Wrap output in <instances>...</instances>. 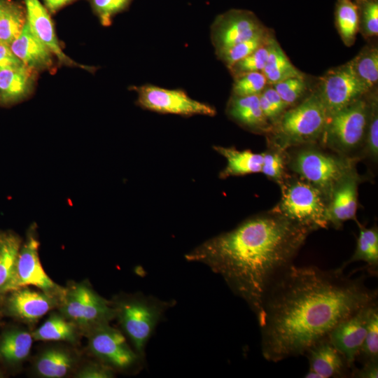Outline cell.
<instances>
[{
  "label": "cell",
  "mask_w": 378,
  "mask_h": 378,
  "mask_svg": "<svg viewBox=\"0 0 378 378\" xmlns=\"http://www.w3.org/2000/svg\"><path fill=\"white\" fill-rule=\"evenodd\" d=\"M272 38L229 68L234 78L249 72L262 71L269 56Z\"/></svg>",
  "instance_id": "cell-33"
},
{
  "label": "cell",
  "mask_w": 378,
  "mask_h": 378,
  "mask_svg": "<svg viewBox=\"0 0 378 378\" xmlns=\"http://www.w3.org/2000/svg\"><path fill=\"white\" fill-rule=\"evenodd\" d=\"M27 22L26 11L20 5L2 0L0 6V43L10 46Z\"/></svg>",
  "instance_id": "cell-25"
},
{
  "label": "cell",
  "mask_w": 378,
  "mask_h": 378,
  "mask_svg": "<svg viewBox=\"0 0 378 378\" xmlns=\"http://www.w3.org/2000/svg\"><path fill=\"white\" fill-rule=\"evenodd\" d=\"M377 374L378 360L363 363L360 369H356L354 367L351 372V377L358 378H377Z\"/></svg>",
  "instance_id": "cell-44"
},
{
  "label": "cell",
  "mask_w": 378,
  "mask_h": 378,
  "mask_svg": "<svg viewBox=\"0 0 378 378\" xmlns=\"http://www.w3.org/2000/svg\"><path fill=\"white\" fill-rule=\"evenodd\" d=\"M357 359L360 360L363 363L368 361L378 360V308L372 314Z\"/></svg>",
  "instance_id": "cell-36"
},
{
  "label": "cell",
  "mask_w": 378,
  "mask_h": 378,
  "mask_svg": "<svg viewBox=\"0 0 378 378\" xmlns=\"http://www.w3.org/2000/svg\"><path fill=\"white\" fill-rule=\"evenodd\" d=\"M1 377V376H0Z\"/></svg>",
  "instance_id": "cell-47"
},
{
  "label": "cell",
  "mask_w": 378,
  "mask_h": 378,
  "mask_svg": "<svg viewBox=\"0 0 378 378\" xmlns=\"http://www.w3.org/2000/svg\"><path fill=\"white\" fill-rule=\"evenodd\" d=\"M335 18L337 27L344 43L346 45L354 43L359 24L358 5L353 0H337Z\"/></svg>",
  "instance_id": "cell-30"
},
{
  "label": "cell",
  "mask_w": 378,
  "mask_h": 378,
  "mask_svg": "<svg viewBox=\"0 0 378 378\" xmlns=\"http://www.w3.org/2000/svg\"><path fill=\"white\" fill-rule=\"evenodd\" d=\"M309 371L304 377H346L351 369L344 355L326 337L312 345L304 354Z\"/></svg>",
  "instance_id": "cell-16"
},
{
  "label": "cell",
  "mask_w": 378,
  "mask_h": 378,
  "mask_svg": "<svg viewBox=\"0 0 378 378\" xmlns=\"http://www.w3.org/2000/svg\"><path fill=\"white\" fill-rule=\"evenodd\" d=\"M1 2H2V0H0V6H1Z\"/></svg>",
  "instance_id": "cell-46"
},
{
  "label": "cell",
  "mask_w": 378,
  "mask_h": 378,
  "mask_svg": "<svg viewBox=\"0 0 378 378\" xmlns=\"http://www.w3.org/2000/svg\"><path fill=\"white\" fill-rule=\"evenodd\" d=\"M62 301V313L75 325L92 328L115 317V308L86 285L66 290Z\"/></svg>",
  "instance_id": "cell-8"
},
{
  "label": "cell",
  "mask_w": 378,
  "mask_h": 378,
  "mask_svg": "<svg viewBox=\"0 0 378 378\" xmlns=\"http://www.w3.org/2000/svg\"><path fill=\"white\" fill-rule=\"evenodd\" d=\"M132 0H91L94 11L103 26H109L113 18L123 10Z\"/></svg>",
  "instance_id": "cell-39"
},
{
  "label": "cell",
  "mask_w": 378,
  "mask_h": 378,
  "mask_svg": "<svg viewBox=\"0 0 378 378\" xmlns=\"http://www.w3.org/2000/svg\"><path fill=\"white\" fill-rule=\"evenodd\" d=\"M261 94L266 98L269 103L281 116L288 106L282 100L276 90L273 88H265Z\"/></svg>",
  "instance_id": "cell-43"
},
{
  "label": "cell",
  "mask_w": 378,
  "mask_h": 378,
  "mask_svg": "<svg viewBox=\"0 0 378 378\" xmlns=\"http://www.w3.org/2000/svg\"><path fill=\"white\" fill-rule=\"evenodd\" d=\"M55 296L24 287L13 291L8 304L15 316L29 321H36L55 306Z\"/></svg>",
  "instance_id": "cell-20"
},
{
  "label": "cell",
  "mask_w": 378,
  "mask_h": 378,
  "mask_svg": "<svg viewBox=\"0 0 378 378\" xmlns=\"http://www.w3.org/2000/svg\"><path fill=\"white\" fill-rule=\"evenodd\" d=\"M73 365V358L66 351L52 348L43 352L35 367L37 373L43 377L60 378L71 370Z\"/></svg>",
  "instance_id": "cell-26"
},
{
  "label": "cell",
  "mask_w": 378,
  "mask_h": 378,
  "mask_svg": "<svg viewBox=\"0 0 378 378\" xmlns=\"http://www.w3.org/2000/svg\"><path fill=\"white\" fill-rule=\"evenodd\" d=\"M24 64L12 52L10 46L0 43V69Z\"/></svg>",
  "instance_id": "cell-42"
},
{
  "label": "cell",
  "mask_w": 378,
  "mask_h": 378,
  "mask_svg": "<svg viewBox=\"0 0 378 378\" xmlns=\"http://www.w3.org/2000/svg\"><path fill=\"white\" fill-rule=\"evenodd\" d=\"M89 347L103 363L112 368L126 370L144 360L130 348L125 336L108 323L92 328L89 337Z\"/></svg>",
  "instance_id": "cell-12"
},
{
  "label": "cell",
  "mask_w": 378,
  "mask_h": 378,
  "mask_svg": "<svg viewBox=\"0 0 378 378\" xmlns=\"http://www.w3.org/2000/svg\"><path fill=\"white\" fill-rule=\"evenodd\" d=\"M311 232L272 209L205 241L185 258L220 275L258 318L271 286L293 264Z\"/></svg>",
  "instance_id": "cell-2"
},
{
  "label": "cell",
  "mask_w": 378,
  "mask_h": 378,
  "mask_svg": "<svg viewBox=\"0 0 378 378\" xmlns=\"http://www.w3.org/2000/svg\"><path fill=\"white\" fill-rule=\"evenodd\" d=\"M284 151L273 147L272 149L262 153L263 162L260 172L279 186L286 178L285 173L286 154L284 153Z\"/></svg>",
  "instance_id": "cell-34"
},
{
  "label": "cell",
  "mask_w": 378,
  "mask_h": 378,
  "mask_svg": "<svg viewBox=\"0 0 378 378\" xmlns=\"http://www.w3.org/2000/svg\"><path fill=\"white\" fill-rule=\"evenodd\" d=\"M32 342V335L27 331H8L0 341V357L11 363L21 362L28 356Z\"/></svg>",
  "instance_id": "cell-27"
},
{
  "label": "cell",
  "mask_w": 378,
  "mask_h": 378,
  "mask_svg": "<svg viewBox=\"0 0 378 378\" xmlns=\"http://www.w3.org/2000/svg\"><path fill=\"white\" fill-rule=\"evenodd\" d=\"M365 150L368 155L377 160L378 156V108L377 99L374 97L369 104L368 118L365 137Z\"/></svg>",
  "instance_id": "cell-37"
},
{
  "label": "cell",
  "mask_w": 378,
  "mask_h": 378,
  "mask_svg": "<svg viewBox=\"0 0 378 378\" xmlns=\"http://www.w3.org/2000/svg\"><path fill=\"white\" fill-rule=\"evenodd\" d=\"M21 246V239L14 234L0 236V293L12 279Z\"/></svg>",
  "instance_id": "cell-28"
},
{
  "label": "cell",
  "mask_w": 378,
  "mask_h": 378,
  "mask_svg": "<svg viewBox=\"0 0 378 378\" xmlns=\"http://www.w3.org/2000/svg\"><path fill=\"white\" fill-rule=\"evenodd\" d=\"M351 62L358 79L369 91L378 80L377 48H368Z\"/></svg>",
  "instance_id": "cell-31"
},
{
  "label": "cell",
  "mask_w": 378,
  "mask_h": 378,
  "mask_svg": "<svg viewBox=\"0 0 378 378\" xmlns=\"http://www.w3.org/2000/svg\"><path fill=\"white\" fill-rule=\"evenodd\" d=\"M289 167L317 189L329 201L336 186L355 170V159L307 146L290 155Z\"/></svg>",
  "instance_id": "cell-4"
},
{
  "label": "cell",
  "mask_w": 378,
  "mask_h": 378,
  "mask_svg": "<svg viewBox=\"0 0 378 378\" xmlns=\"http://www.w3.org/2000/svg\"><path fill=\"white\" fill-rule=\"evenodd\" d=\"M78 378H111L114 377L113 368L106 364L91 363L78 372Z\"/></svg>",
  "instance_id": "cell-41"
},
{
  "label": "cell",
  "mask_w": 378,
  "mask_h": 378,
  "mask_svg": "<svg viewBox=\"0 0 378 378\" xmlns=\"http://www.w3.org/2000/svg\"><path fill=\"white\" fill-rule=\"evenodd\" d=\"M229 116L242 126L256 131H267L269 121L263 114L258 95L230 98L227 108Z\"/></svg>",
  "instance_id": "cell-21"
},
{
  "label": "cell",
  "mask_w": 378,
  "mask_h": 378,
  "mask_svg": "<svg viewBox=\"0 0 378 378\" xmlns=\"http://www.w3.org/2000/svg\"><path fill=\"white\" fill-rule=\"evenodd\" d=\"M175 302L136 295L115 302V316L129 337L135 351L144 359L146 344L164 312Z\"/></svg>",
  "instance_id": "cell-6"
},
{
  "label": "cell",
  "mask_w": 378,
  "mask_h": 378,
  "mask_svg": "<svg viewBox=\"0 0 378 378\" xmlns=\"http://www.w3.org/2000/svg\"><path fill=\"white\" fill-rule=\"evenodd\" d=\"M328 114L317 93L299 105L284 111L276 123L273 147L286 150L288 148L311 144L321 138Z\"/></svg>",
  "instance_id": "cell-3"
},
{
  "label": "cell",
  "mask_w": 378,
  "mask_h": 378,
  "mask_svg": "<svg viewBox=\"0 0 378 378\" xmlns=\"http://www.w3.org/2000/svg\"><path fill=\"white\" fill-rule=\"evenodd\" d=\"M377 308V301L363 307L337 325L328 336L331 343L344 355L351 370L365 339L372 314Z\"/></svg>",
  "instance_id": "cell-14"
},
{
  "label": "cell",
  "mask_w": 378,
  "mask_h": 378,
  "mask_svg": "<svg viewBox=\"0 0 378 378\" xmlns=\"http://www.w3.org/2000/svg\"><path fill=\"white\" fill-rule=\"evenodd\" d=\"M74 325L64 316L54 314L31 335L35 340L74 342L76 337Z\"/></svg>",
  "instance_id": "cell-29"
},
{
  "label": "cell",
  "mask_w": 378,
  "mask_h": 378,
  "mask_svg": "<svg viewBox=\"0 0 378 378\" xmlns=\"http://www.w3.org/2000/svg\"><path fill=\"white\" fill-rule=\"evenodd\" d=\"M356 261H364L368 270L373 274L378 270V229L377 225L370 228L360 227L356 247L352 256L340 268Z\"/></svg>",
  "instance_id": "cell-23"
},
{
  "label": "cell",
  "mask_w": 378,
  "mask_h": 378,
  "mask_svg": "<svg viewBox=\"0 0 378 378\" xmlns=\"http://www.w3.org/2000/svg\"><path fill=\"white\" fill-rule=\"evenodd\" d=\"M47 10L55 13L76 0H43Z\"/></svg>",
  "instance_id": "cell-45"
},
{
  "label": "cell",
  "mask_w": 378,
  "mask_h": 378,
  "mask_svg": "<svg viewBox=\"0 0 378 378\" xmlns=\"http://www.w3.org/2000/svg\"><path fill=\"white\" fill-rule=\"evenodd\" d=\"M280 186L281 200L273 211L312 232L329 225L328 202L318 189L300 176L286 177Z\"/></svg>",
  "instance_id": "cell-5"
},
{
  "label": "cell",
  "mask_w": 378,
  "mask_h": 378,
  "mask_svg": "<svg viewBox=\"0 0 378 378\" xmlns=\"http://www.w3.org/2000/svg\"><path fill=\"white\" fill-rule=\"evenodd\" d=\"M251 11L232 9L216 17L211 26V40L216 54L246 41L264 29Z\"/></svg>",
  "instance_id": "cell-13"
},
{
  "label": "cell",
  "mask_w": 378,
  "mask_h": 378,
  "mask_svg": "<svg viewBox=\"0 0 378 378\" xmlns=\"http://www.w3.org/2000/svg\"><path fill=\"white\" fill-rule=\"evenodd\" d=\"M138 104L147 110L180 115H209L216 114L211 106L195 100L181 90H171L153 85L134 86Z\"/></svg>",
  "instance_id": "cell-9"
},
{
  "label": "cell",
  "mask_w": 378,
  "mask_h": 378,
  "mask_svg": "<svg viewBox=\"0 0 378 378\" xmlns=\"http://www.w3.org/2000/svg\"><path fill=\"white\" fill-rule=\"evenodd\" d=\"M359 180V176L355 169L334 188L327 207L328 225L339 228L344 222L356 219Z\"/></svg>",
  "instance_id": "cell-17"
},
{
  "label": "cell",
  "mask_w": 378,
  "mask_h": 378,
  "mask_svg": "<svg viewBox=\"0 0 378 378\" xmlns=\"http://www.w3.org/2000/svg\"><path fill=\"white\" fill-rule=\"evenodd\" d=\"M270 39L267 31L264 29L250 38L230 47L217 56L229 69L234 63L266 43Z\"/></svg>",
  "instance_id": "cell-32"
},
{
  "label": "cell",
  "mask_w": 378,
  "mask_h": 378,
  "mask_svg": "<svg viewBox=\"0 0 378 378\" xmlns=\"http://www.w3.org/2000/svg\"><path fill=\"white\" fill-rule=\"evenodd\" d=\"M362 27L368 36L378 34V2L377 0H362Z\"/></svg>",
  "instance_id": "cell-40"
},
{
  "label": "cell",
  "mask_w": 378,
  "mask_h": 378,
  "mask_svg": "<svg viewBox=\"0 0 378 378\" xmlns=\"http://www.w3.org/2000/svg\"><path fill=\"white\" fill-rule=\"evenodd\" d=\"M273 88L288 106L298 101L306 90L302 76L287 78L273 84Z\"/></svg>",
  "instance_id": "cell-38"
},
{
  "label": "cell",
  "mask_w": 378,
  "mask_h": 378,
  "mask_svg": "<svg viewBox=\"0 0 378 378\" xmlns=\"http://www.w3.org/2000/svg\"><path fill=\"white\" fill-rule=\"evenodd\" d=\"M377 301V290L363 277L351 278L340 267L292 264L271 286L257 318L262 356L276 363L304 355L340 322Z\"/></svg>",
  "instance_id": "cell-1"
},
{
  "label": "cell",
  "mask_w": 378,
  "mask_h": 378,
  "mask_svg": "<svg viewBox=\"0 0 378 378\" xmlns=\"http://www.w3.org/2000/svg\"><path fill=\"white\" fill-rule=\"evenodd\" d=\"M27 22L34 34L52 51L60 64L93 71L94 67L78 64L62 49L50 15L39 0H24Z\"/></svg>",
  "instance_id": "cell-15"
},
{
  "label": "cell",
  "mask_w": 378,
  "mask_h": 378,
  "mask_svg": "<svg viewBox=\"0 0 378 378\" xmlns=\"http://www.w3.org/2000/svg\"><path fill=\"white\" fill-rule=\"evenodd\" d=\"M214 149L227 161L225 169L220 172L222 178L241 176L261 172L262 153H255L249 150H239L234 148L214 146Z\"/></svg>",
  "instance_id": "cell-22"
},
{
  "label": "cell",
  "mask_w": 378,
  "mask_h": 378,
  "mask_svg": "<svg viewBox=\"0 0 378 378\" xmlns=\"http://www.w3.org/2000/svg\"><path fill=\"white\" fill-rule=\"evenodd\" d=\"M368 111L369 105L360 99L332 114L328 117L321 139L340 155L357 149L365 141Z\"/></svg>",
  "instance_id": "cell-7"
},
{
  "label": "cell",
  "mask_w": 378,
  "mask_h": 378,
  "mask_svg": "<svg viewBox=\"0 0 378 378\" xmlns=\"http://www.w3.org/2000/svg\"><path fill=\"white\" fill-rule=\"evenodd\" d=\"M262 73L267 83L272 85L287 78L302 76L274 38H272L269 56Z\"/></svg>",
  "instance_id": "cell-24"
},
{
  "label": "cell",
  "mask_w": 378,
  "mask_h": 378,
  "mask_svg": "<svg viewBox=\"0 0 378 378\" xmlns=\"http://www.w3.org/2000/svg\"><path fill=\"white\" fill-rule=\"evenodd\" d=\"M12 52L27 66L35 71L55 70L56 58L52 51L34 34L27 22L10 45Z\"/></svg>",
  "instance_id": "cell-18"
},
{
  "label": "cell",
  "mask_w": 378,
  "mask_h": 378,
  "mask_svg": "<svg viewBox=\"0 0 378 378\" xmlns=\"http://www.w3.org/2000/svg\"><path fill=\"white\" fill-rule=\"evenodd\" d=\"M36 73L24 64L0 69V104L10 105L28 97Z\"/></svg>",
  "instance_id": "cell-19"
},
{
  "label": "cell",
  "mask_w": 378,
  "mask_h": 378,
  "mask_svg": "<svg viewBox=\"0 0 378 378\" xmlns=\"http://www.w3.org/2000/svg\"><path fill=\"white\" fill-rule=\"evenodd\" d=\"M234 78L232 94L238 97L258 95L267 83L265 76L260 71L244 74Z\"/></svg>",
  "instance_id": "cell-35"
},
{
  "label": "cell",
  "mask_w": 378,
  "mask_h": 378,
  "mask_svg": "<svg viewBox=\"0 0 378 378\" xmlns=\"http://www.w3.org/2000/svg\"><path fill=\"white\" fill-rule=\"evenodd\" d=\"M39 241L32 232L21 246L14 274L4 292L14 291L27 286H34L43 292L62 298L64 291L46 273L38 255Z\"/></svg>",
  "instance_id": "cell-11"
},
{
  "label": "cell",
  "mask_w": 378,
  "mask_h": 378,
  "mask_svg": "<svg viewBox=\"0 0 378 378\" xmlns=\"http://www.w3.org/2000/svg\"><path fill=\"white\" fill-rule=\"evenodd\" d=\"M368 92L350 61L329 71L322 78L316 93L328 117L361 99Z\"/></svg>",
  "instance_id": "cell-10"
}]
</instances>
